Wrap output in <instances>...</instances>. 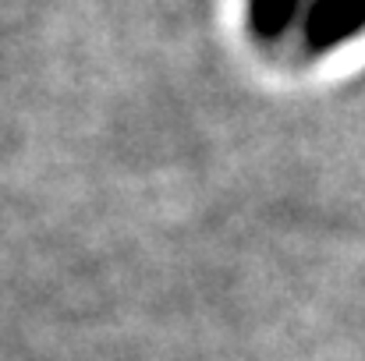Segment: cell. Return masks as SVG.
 Wrapping results in <instances>:
<instances>
[{"instance_id": "6da1fadb", "label": "cell", "mask_w": 365, "mask_h": 361, "mask_svg": "<svg viewBox=\"0 0 365 361\" xmlns=\"http://www.w3.org/2000/svg\"><path fill=\"white\" fill-rule=\"evenodd\" d=\"M365 28V0H312L305 11V43L312 53L337 50Z\"/></svg>"}, {"instance_id": "7a4b0ae2", "label": "cell", "mask_w": 365, "mask_h": 361, "mask_svg": "<svg viewBox=\"0 0 365 361\" xmlns=\"http://www.w3.org/2000/svg\"><path fill=\"white\" fill-rule=\"evenodd\" d=\"M302 0H248V25L262 39H277L298 18Z\"/></svg>"}]
</instances>
